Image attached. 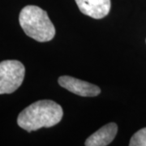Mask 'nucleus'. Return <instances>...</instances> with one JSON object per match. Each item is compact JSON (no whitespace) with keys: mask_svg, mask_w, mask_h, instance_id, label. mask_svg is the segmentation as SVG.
Segmentation results:
<instances>
[{"mask_svg":"<svg viewBox=\"0 0 146 146\" xmlns=\"http://www.w3.org/2000/svg\"><path fill=\"white\" fill-rule=\"evenodd\" d=\"M63 115L61 106L51 100H41L23 110L17 118V123L21 128L30 132L56 125Z\"/></svg>","mask_w":146,"mask_h":146,"instance_id":"1","label":"nucleus"},{"mask_svg":"<svg viewBox=\"0 0 146 146\" xmlns=\"http://www.w3.org/2000/svg\"><path fill=\"white\" fill-rule=\"evenodd\" d=\"M19 22L27 36L37 42H49L55 35V29L47 12L37 6L25 7L21 11Z\"/></svg>","mask_w":146,"mask_h":146,"instance_id":"2","label":"nucleus"},{"mask_svg":"<svg viewBox=\"0 0 146 146\" xmlns=\"http://www.w3.org/2000/svg\"><path fill=\"white\" fill-rule=\"evenodd\" d=\"M25 68L18 60H4L0 63V94H11L21 85Z\"/></svg>","mask_w":146,"mask_h":146,"instance_id":"3","label":"nucleus"},{"mask_svg":"<svg viewBox=\"0 0 146 146\" xmlns=\"http://www.w3.org/2000/svg\"><path fill=\"white\" fill-rule=\"evenodd\" d=\"M58 81L63 88L81 97H96L101 93L98 86L72 76H63L58 78Z\"/></svg>","mask_w":146,"mask_h":146,"instance_id":"4","label":"nucleus"},{"mask_svg":"<svg viewBox=\"0 0 146 146\" xmlns=\"http://www.w3.org/2000/svg\"><path fill=\"white\" fill-rule=\"evenodd\" d=\"M80 11L94 19H102L109 14L110 0H75Z\"/></svg>","mask_w":146,"mask_h":146,"instance_id":"5","label":"nucleus"},{"mask_svg":"<svg viewBox=\"0 0 146 146\" xmlns=\"http://www.w3.org/2000/svg\"><path fill=\"white\" fill-rule=\"evenodd\" d=\"M118 132V126L115 123H110L102 127L85 141L86 146H106L114 141Z\"/></svg>","mask_w":146,"mask_h":146,"instance_id":"6","label":"nucleus"},{"mask_svg":"<svg viewBox=\"0 0 146 146\" xmlns=\"http://www.w3.org/2000/svg\"><path fill=\"white\" fill-rule=\"evenodd\" d=\"M130 146H146V127L142 128L131 138Z\"/></svg>","mask_w":146,"mask_h":146,"instance_id":"7","label":"nucleus"},{"mask_svg":"<svg viewBox=\"0 0 146 146\" xmlns=\"http://www.w3.org/2000/svg\"><path fill=\"white\" fill-rule=\"evenodd\" d=\"M145 42H146V40H145Z\"/></svg>","mask_w":146,"mask_h":146,"instance_id":"8","label":"nucleus"}]
</instances>
